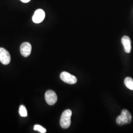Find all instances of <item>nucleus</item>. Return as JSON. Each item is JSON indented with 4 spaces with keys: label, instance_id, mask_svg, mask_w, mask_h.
Instances as JSON below:
<instances>
[{
    "label": "nucleus",
    "instance_id": "1a4fd4ad",
    "mask_svg": "<svg viewBox=\"0 0 133 133\" xmlns=\"http://www.w3.org/2000/svg\"><path fill=\"white\" fill-rule=\"evenodd\" d=\"M125 86L131 90H133V79L130 77H127L124 80Z\"/></svg>",
    "mask_w": 133,
    "mask_h": 133
},
{
    "label": "nucleus",
    "instance_id": "f8f14e48",
    "mask_svg": "<svg viewBox=\"0 0 133 133\" xmlns=\"http://www.w3.org/2000/svg\"><path fill=\"white\" fill-rule=\"evenodd\" d=\"M21 2L26 3H28L29 2H30L31 0H20Z\"/></svg>",
    "mask_w": 133,
    "mask_h": 133
},
{
    "label": "nucleus",
    "instance_id": "0eeeda50",
    "mask_svg": "<svg viewBox=\"0 0 133 133\" xmlns=\"http://www.w3.org/2000/svg\"><path fill=\"white\" fill-rule=\"evenodd\" d=\"M45 12L42 9H38L35 11L32 20L35 23H39L42 22L45 18Z\"/></svg>",
    "mask_w": 133,
    "mask_h": 133
},
{
    "label": "nucleus",
    "instance_id": "7ed1b4c3",
    "mask_svg": "<svg viewBox=\"0 0 133 133\" xmlns=\"http://www.w3.org/2000/svg\"><path fill=\"white\" fill-rule=\"evenodd\" d=\"M60 78L66 83L74 84L77 82V78L74 75L66 71H63L60 74Z\"/></svg>",
    "mask_w": 133,
    "mask_h": 133
},
{
    "label": "nucleus",
    "instance_id": "9b49d317",
    "mask_svg": "<svg viewBox=\"0 0 133 133\" xmlns=\"http://www.w3.org/2000/svg\"><path fill=\"white\" fill-rule=\"evenodd\" d=\"M34 130L41 133H45L46 132V130L39 125H35L34 127Z\"/></svg>",
    "mask_w": 133,
    "mask_h": 133
},
{
    "label": "nucleus",
    "instance_id": "6e6552de",
    "mask_svg": "<svg viewBox=\"0 0 133 133\" xmlns=\"http://www.w3.org/2000/svg\"><path fill=\"white\" fill-rule=\"evenodd\" d=\"M121 42L123 45L125 51L126 53H129L131 51V41L130 38L127 36H124L121 38Z\"/></svg>",
    "mask_w": 133,
    "mask_h": 133
},
{
    "label": "nucleus",
    "instance_id": "20e7f679",
    "mask_svg": "<svg viewBox=\"0 0 133 133\" xmlns=\"http://www.w3.org/2000/svg\"><path fill=\"white\" fill-rule=\"evenodd\" d=\"M45 99L47 104L52 105L57 102V95L53 91H47L45 94Z\"/></svg>",
    "mask_w": 133,
    "mask_h": 133
},
{
    "label": "nucleus",
    "instance_id": "423d86ee",
    "mask_svg": "<svg viewBox=\"0 0 133 133\" xmlns=\"http://www.w3.org/2000/svg\"><path fill=\"white\" fill-rule=\"evenodd\" d=\"M20 52L21 55L25 57H28L32 51V45L29 43L25 42L20 46Z\"/></svg>",
    "mask_w": 133,
    "mask_h": 133
},
{
    "label": "nucleus",
    "instance_id": "f257e3e1",
    "mask_svg": "<svg viewBox=\"0 0 133 133\" xmlns=\"http://www.w3.org/2000/svg\"><path fill=\"white\" fill-rule=\"evenodd\" d=\"M72 111L70 109H66L62 113L60 123L62 128H68L71 123V116Z\"/></svg>",
    "mask_w": 133,
    "mask_h": 133
},
{
    "label": "nucleus",
    "instance_id": "39448f33",
    "mask_svg": "<svg viewBox=\"0 0 133 133\" xmlns=\"http://www.w3.org/2000/svg\"><path fill=\"white\" fill-rule=\"evenodd\" d=\"M11 60L10 53L4 48H0V62L4 65H8Z\"/></svg>",
    "mask_w": 133,
    "mask_h": 133
},
{
    "label": "nucleus",
    "instance_id": "f03ea898",
    "mask_svg": "<svg viewBox=\"0 0 133 133\" xmlns=\"http://www.w3.org/2000/svg\"><path fill=\"white\" fill-rule=\"evenodd\" d=\"M116 122L120 126L130 123L132 122V115L127 109H123L121 114L117 117Z\"/></svg>",
    "mask_w": 133,
    "mask_h": 133
},
{
    "label": "nucleus",
    "instance_id": "9d476101",
    "mask_svg": "<svg viewBox=\"0 0 133 133\" xmlns=\"http://www.w3.org/2000/svg\"><path fill=\"white\" fill-rule=\"evenodd\" d=\"M19 114L22 117H26L27 116V110L23 105H21L19 107Z\"/></svg>",
    "mask_w": 133,
    "mask_h": 133
}]
</instances>
